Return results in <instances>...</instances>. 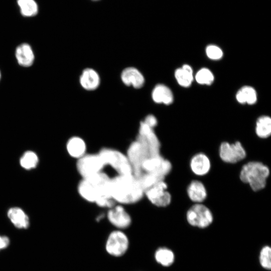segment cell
<instances>
[{"instance_id": "1", "label": "cell", "mask_w": 271, "mask_h": 271, "mask_svg": "<svg viewBox=\"0 0 271 271\" xmlns=\"http://www.w3.org/2000/svg\"><path fill=\"white\" fill-rule=\"evenodd\" d=\"M110 180L111 178L103 172L82 178L78 184V193L85 201L109 209L116 204L110 195Z\"/></svg>"}, {"instance_id": "2", "label": "cell", "mask_w": 271, "mask_h": 271, "mask_svg": "<svg viewBox=\"0 0 271 271\" xmlns=\"http://www.w3.org/2000/svg\"><path fill=\"white\" fill-rule=\"evenodd\" d=\"M110 193L116 203L122 205L138 203L144 197V191L133 174L111 178Z\"/></svg>"}, {"instance_id": "3", "label": "cell", "mask_w": 271, "mask_h": 271, "mask_svg": "<svg viewBox=\"0 0 271 271\" xmlns=\"http://www.w3.org/2000/svg\"><path fill=\"white\" fill-rule=\"evenodd\" d=\"M268 167L261 162H249L244 165L239 173L240 180L248 184L254 191L265 188L269 175Z\"/></svg>"}, {"instance_id": "4", "label": "cell", "mask_w": 271, "mask_h": 271, "mask_svg": "<svg viewBox=\"0 0 271 271\" xmlns=\"http://www.w3.org/2000/svg\"><path fill=\"white\" fill-rule=\"evenodd\" d=\"M105 166H110L117 175H131L132 170L126 156L118 150L103 147L98 152Z\"/></svg>"}, {"instance_id": "5", "label": "cell", "mask_w": 271, "mask_h": 271, "mask_svg": "<svg viewBox=\"0 0 271 271\" xmlns=\"http://www.w3.org/2000/svg\"><path fill=\"white\" fill-rule=\"evenodd\" d=\"M136 140L141 145L147 158L160 155L161 144L154 128L143 121L140 123Z\"/></svg>"}, {"instance_id": "6", "label": "cell", "mask_w": 271, "mask_h": 271, "mask_svg": "<svg viewBox=\"0 0 271 271\" xmlns=\"http://www.w3.org/2000/svg\"><path fill=\"white\" fill-rule=\"evenodd\" d=\"M105 165L98 153H86L77 160L76 169L81 178H86L102 172Z\"/></svg>"}, {"instance_id": "7", "label": "cell", "mask_w": 271, "mask_h": 271, "mask_svg": "<svg viewBox=\"0 0 271 271\" xmlns=\"http://www.w3.org/2000/svg\"><path fill=\"white\" fill-rule=\"evenodd\" d=\"M186 218L192 226L205 228L209 226L213 220L210 210L202 203H195L187 211Z\"/></svg>"}, {"instance_id": "8", "label": "cell", "mask_w": 271, "mask_h": 271, "mask_svg": "<svg viewBox=\"0 0 271 271\" xmlns=\"http://www.w3.org/2000/svg\"><path fill=\"white\" fill-rule=\"evenodd\" d=\"M129 246V240L121 230H113L108 235L106 243L105 249L110 255L119 257L124 255Z\"/></svg>"}, {"instance_id": "9", "label": "cell", "mask_w": 271, "mask_h": 271, "mask_svg": "<svg viewBox=\"0 0 271 271\" xmlns=\"http://www.w3.org/2000/svg\"><path fill=\"white\" fill-rule=\"evenodd\" d=\"M167 188V184L164 180L161 181L145 190L144 196L156 207H167L170 204L172 200Z\"/></svg>"}, {"instance_id": "10", "label": "cell", "mask_w": 271, "mask_h": 271, "mask_svg": "<svg viewBox=\"0 0 271 271\" xmlns=\"http://www.w3.org/2000/svg\"><path fill=\"white\" fill-rule=\"evenodd\" d=\"M219 155L223 162L235 164L243 160L246 157V153L239 142L232 144L223 142L219 147Z\"/></svg>"}, {"instance_id": "11", "label": "cell", "mask_w": 271, "mask_h": 271, "mask_svg": "<svg viewBox=\"0 0 271 271\" xmlns=\"http://www.w3.org/2000/svg\"><path fill=\"white\" fill-rule=\"evenodd\" d=\"M172 168L171 163L160 155L145 159L142 164V173L155 174L162 178L170 172Z\"/></svg>"}, {"instance_id": "12", "label": "cell", "mask_w": 271, "mask_h": 271, "mask_svg": "<svg viewBox=\"0 0 271 271\" xmlns=\"http://www.w3.org/2000/svg\"><path fill=\"white\" fill-rule=\"evenodd\" d=\"M131 165L132 174L138 177L142 173L141 166L143 161L147 158L140 143L135 140L129 144L125 153Z\"/></svg>"}, {"instance_id": "13", "label": "cell", "mask_w": 271, "mask_h": 271, "mask_svg": "<svg viewBox=\"0 0 271 271\" xmlns=\"http://www.w3.org/2000/svg\"><path fill=\"white\" fill-rule=\"evenodd\" d=\"M106 216L109 222L119 230L128 227L132 222L131 216L120 204L108 209Z\"/></svg>"}, {"instance_id": "14", "label": "cell", "mask_w": 271, "mask_h": 271, "mask_svg": "<svg viewBox=\"0 0 271 271\" xmlns=\"http://www.w3.org/2000/svg\"><path fill=\"white\" fill-rule=\"evenodd\" d=\"M190 167L196 175L202 176L206 175L211 169V162L208 156L203 153L194 155L191 159Z\"/></svg>"}, {"instance_id": "15", "label": "cell", "mask_w": 271, "mask_h": 271, "mask_svg": "<svg viewBox=\"0 0 271 271\" xmlns=\"http://www.w3.org/2000/svg\"><path fill=\"white\" fill-rule=\"evenodd\" d=\"M123 83L127 86H132L135 88L142 87L145 83V78L139 70L134 67L124 69L121 74Z\"/></svg>"}, {"instance_id": "16", "label": "cell", "mask_w": 271, "mask_h": 271, "mask_svg": "<svg viewBox=\"0 0 271 271\" xmlns=\"http://www.w3.org/2000/svg\"><path fill=\"white\" fill-rule=\"evenodd\" d=\"M66 149L72 158L78 159L87 153V145L85 141L78 136L70 138L67 142Z\"/></svg>"}, {"instance_id": "17", "label": "cell", "mask_w": 271, "mask_h": 271, "mask_svg": "<svg viewBox=\"0 0 271 271\" xmlns=\"http://www.w3.org/2000/svg\"><path fill=\"white\" fill-rule=\"evenodd\" d=\"M187 193L189 199L195 203H202L207 196L205 186L198 180H193L190 182L187 187Z\"/></svg>"}, {"instance_id": "18", "label": "cell", "mask_w": 271, "mask_h": 271, "mask_svg": "<svg viewBox=\"0 0 271 271\" xmlns=\"http://www.w3.org/2000/svg\"><path fill=\"white\" fill-rule=\"evenodd\" d=\"M81 86L87 90L96 89L100 83V77L97 72L91 68L84 70L80 77Z\"/></svg>"}, {"instance_id": "19", "label": "cell", "mask_w": 271, "mask_h": 271, "mask_svg": "<svg viewBox=\"0 0 271 271\" xmlns=\"http://www.w3.org/2000/svg\"><path fill=\"white\" fill-rule=\"evenodd\" d=\"M15 55L18 63L22 66H30L34 62V54L28 44L24 43L18 46Z\"/></svg>"}, {"instance_id": "20", "label": "cell", "mask_w": 271, "mask_h": 271, "mask_svg": "<svg viewBox=\"0 0 271 271\" xmlns=\"http://www.w3.org/2000/svg\"><path fill=\"white\" fill-rule=\"evenodd\" d=\"M152 97L155 102L166 105L171 104L174 99L172 91L164 84H158L154 87L152 93Z\"/></svg>"}, {"instance_id": "21", "label": "cell", "mask_w": 271, "mask_h": 271, "mask_svg": "<svg viewBox=\"0 0 271 271\" xmlns=\"http://www.w3.org/2000/svg\"><path fill=\"white\" fill-rule=\"evenodd\" d=\"M8 216L15 226L18 228L26 229L29 225L28 216L20 208H10L8 212Z\"/></svg>"}, {"instance_id": "22", "label": "cell", "mask_w": 271, "mask_h": 271, "mask_svg": "<svg viewBox=\"0 0 271 271\" xmlns=\"http://www.w3.org/2000/svg\"><path fill=\"white\" fill-rule=\"evenodd\" d=\"M175 76L180 85L189 87L193 80V70L190 66L185 64L175 71Z\"/></svg>"}, {"instance_id": "23", "label": "cell", "mask_w": 271, "mask_h": 271, "mask_svg": "<svg viewBox=\"0 0 271 271\" xmlns=\"http://www.w3.org/2000/svg\"><path fill=\"white\" fill-rule=\"evenodd\" d=\"M236 98L237 101L240 103L252 105L256 102L257 94L253 87L245 86L237 91Z\"/></svg>"}, {"instance_id": "24", "label": "cell", "mask_w": 271, "mask_h": 271, "mask_svg": "<svg viewBox=\"0 0 271 271\" xmlns=\"http://www.w3.org/2000/svg\"><path fill=\"white\" fill-rule=\"evenodd\" d=\"M255 133L261 139H266L271 134V119L270 117L263 115L259 117L255 126Z\"/></svg>"}, {"instance_id": "25", "label": "cell", "mask_w": 271, "mask_h": 271, "mask_svg": "<svg viewBox=\"0 0 271 271\" xmlns=\"http://www.w3.org/2000/svg\"><path fill=\"white\" fill-rule=\"evenodd\" d=\"M157 262L164 266L171 265L174 261V254L169 249L162 247L158 249L155 253Z\"/></svg>"}, {"instance_id": "26", "label": "cell", "mask_w": 271, "mask_h": 271, "mask_svg": "<svg viewBox=\"0 0 271 271\" xmlns=\"http://www.w3.org/2000/svg\"><path fill=\"white\" fill-rule=\"evenodd\" d=\"M18 4L24 16H34L38 13V6L34 0H18Z\"/></svg>"}, {"instance_id": "27", "label": "cell", "mask_w": 271, "mask_h": 271, "mask_svg": "<svg viewBox=\"0 0 271 271\" xmlns=\"http://www.w3.org/2000/svg\"><path fill=\"white\" fill-rule=\"evenodd\" d=\"M38 161L37 155L34 152L28 151L23 155L20 159V163L23 168L30 170L37 166Z\"/></svg>"}, {"instance_id": "28", "label": "cell", "mask_w": 271, "mask_h": 271, "mask_svg": "<svg viewBox=\"0 0 271 271\" xmlns=\"http://www.w3.org/2000/svg\"><path fill=\"white\" fill-rule=\"evenodd\" d=\"M214 79L213 73L206 68L199 70L195 75L196 81L201 84L210 85L213 82Z\"/></svg>"}, {"instance_id": "29", "label": "cell", "mask_w": 271, "mask_h": 271, "mask_svg": "<svg viewBox=\"0 0 271 271\" xmlns=\"http://www.w3.org/2000/svg\"><path fill=\"white\" fill-rule=\"evenodd\" d=\"M271 249L269 246H265L261 250L259 261L261 265L264 268L270 269L271 267Z\"/></svg>"}, {"instance_id": "30", "label": "cell", "mask_w": 271, "mask_h": 271, "mask_svg": "<svg viewBox=\"0 0 271 271\" xmlns=\"http://www.w3.org/2000/svg\"><path fill=\"white\" fill-rule=\"evenodd\" d=\"M206 53L208 58L212 60H219L223 56L222 50L214 45H210L206 47Z\"/></svg>"}, {"instance_id": "31", "label": "cell", "mask_w": 271, "mask_h": 271, "mask_svg": "<svg viewBox=\"0 0 271 271\" xmlns=\"http://www.w3.org/2000/svg\"><path fill=\"white\" fill-rule=\"evenodd\" d=\"M143 121L147 125L153 128H154L158 123L157 118L152 114L147 115Z\"/></svg>"}, {"instance_id": "32", "label": "cell", "mask_w": 271, "mask_h": 271, "mask_svg": "<svg viewBox=\"0 0 271 271\" xmlns=\"http://www.w3.org/2000/svg\"><path fill=\"white\" fill-rule=\"evenodd\" d=\"M10 242V239L7 236L0 235V250L7 247Z\"/></svg>"}, {"instance_id": "33", "label": "cell", "mask_w": 271, "mask_h": 271, "mask_svg": "<svg viewBox=\"0 0 271 271\" xmlns=\"http://www.w3.org/2000/svg\"><path fill=\"white\" fill-rule=\"evenodd\" d=\"M1 72H0V79H1Z\"/></svg>"}, {"instance_id": "34", "label": "cell", "mask_w": 271, "mask_h": 271, "mask_svg": "<svg viewBox=\"0 0 271 271\" xmlns=\"http://www.w3.org/2000/svg\"><path fill=\"white\" fill-rule=\"evenodd\" d=\"M93 1H98V0H93Z\"/></svg>"}]
</instances>
